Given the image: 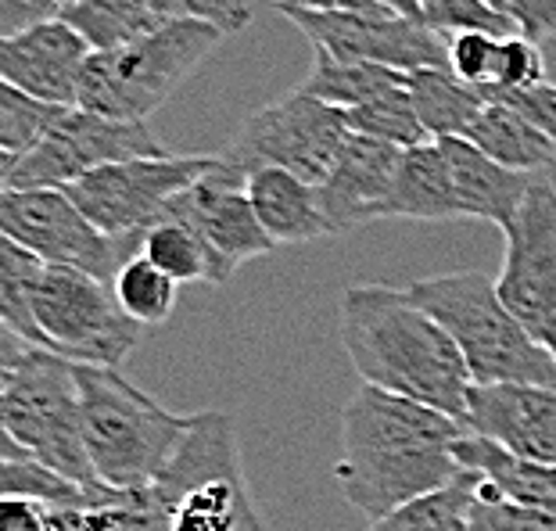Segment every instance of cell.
Wrapping results in <instances>:
<instances>
[{"label": "cell", "mask_w": 556, "mask_h": 531, "mask_svg": "<svg viewBox=\"0 0 556 531\" xmlns=\"http://www.w3.org/2000/svg\"><path fill=\"white\" fill-rule=\"evenodd\" d=\"M467 434L445 413L363 384L341 409L338 489L374 524L464 478L456 450Z\"/></svg>", "instance_id": "obj_1"}, {"label": "cell", "mask_w": 556, "mask_h": 531, "mask_svg": "<svg viewBox=\"0 0 556 531\" xmlns=\"http://www.w3.org/2000/svg\"><path fill=\"white\" fill-rule=\"evenodd\" d=\"M341 345L363 384L413 399L464 423L470 370L448 330L388 285H352L338 302Z\"/></svg>", "instance_id": "obj_2"}, {"label": "cell", "mask_w": 556, "mask_h": 531, "mask_svg": "<svg viewBox=\"0 0 556 531\" xmlns=\"http://www.w3.org/2000/svg\"><path fill=\"white\" fill-rule=\"evenodd\" d=\"M79 363L29 345L4 327L0 345V423L4 439L83 489H101L83 439Z\"/></svg>", "instance_id": "obj_3"}, {"label": "cell", "mask_w": 556, "mask_h": 531, "mask_svg": "<svg viewBox=\"0 0 556 531\" xmlns=\"http://www.w3.org/2000/svg\"><path fill=\"white\" fill-rule=\"evenodd\" d=\"M406 291L459 345L475 388H556V356L542 349L506 309L495 280L478 274V269H459V274L413 280Z\"/></svg>", "instance_id": "obj_4"}, {"label": "cell", "mask_w": 556, "mask_h": 531, "mask_svg": "<svg viewBox=\"0 0 556 531\" xmlns=\"http://www.w3.org/2000/svg\"><path fill=\"white\" fill-rule=\"evenodd\" d=\"M83 395V439L101 485L151 489L180 450L191 417L165 409L155 395L112 367H76Z\"/></svg>", "instance_id": "obj_5"}, {"label": "cell", "mask_w": 556, "mask_h": 531, "mask_svg": "<svg viewBox=\"0 0 556 531\" xmlns=\"http://www.w3.org/2000/svg\"><path fill=\"white\" fill-rule=\"evenodd\" d=\"M165 531H269L248 489L227 409L191 413L180 450L151 485Z\"/></svg>", "instance_id": "obj_6"}, {"label": "cell", "mask_w": 556, "mask_h": 531, "mask_svg": "<svg viewBox=\"0 0 556 531\" xmlns=\"http://www.w3.org/2000/svg\"><path fill=\"white\" fill-rule=\"evenodd\" d=\"M223 40L227 33L208 22H165L123 51L90 54L76 109L115 123H148Z\"/></svg>", "instance_id": "obj_7"}, {"label": "cell", "mask_w": 556, "mask_h": 531, "mask_svg": "<svg viewBox=\"0 0 556 531\" xmlns=\"http://www.w3.org/2000/svg\"><path fill=\"white\" fill-rule=\"evenodd\" d=\"M219 165V155H159V159H129L104 165V169L83 176L79 184L65 187V194L79 205L101 233L119 241L123 258L137 255L140 238L165 219L173 198L198 184L201 176ZM123 263V266H126Z\"/></svg>", "instance_id": "obj_8"}, {"label": "cell", "mask_w": 556, "mask_h": 531, "mask_svg": "<svg viewBox=\"0 0 556 531\" xmlns=\"http://www.w3.org/2000/svg\"><path fill=\"white\" fill-rule=\"evenodd\" d=\"M349 134L352 129L345 112L294 87L291 93L248 115L223 159L241 176H252L258 169H288L302 176L305 184L319 187L338 151L345 148Z\"/></svg>", "instance_id": "obj_9"}, {"label": "cell", "mask_w": 556, "mask_h": 531, "mask_svg": "<svg viewBox=\"0 0 556 531\" xmlns=\"http://www.w3.org/2000/svg\"><path fill=\"white\" fill-rule=\"evenodd\" d=\"M33 320L40 349L79 367L119 370L140 338V327L115 302L112 285L62 266L43 269L33 291Z\"/></svg>", "instance_id": "obj_10"}, {"label": "cell", "mask_w": 556, "mask_h": 531, "mask_svg": "<svg viewBox=\"0 0 556 531\" xmlns=\"http://www.w3.org/2000/svg\"><path fill=\"white\" fill-rule=\"evenodd\" d=\"M159 155H173V151H165L148 123H115L73 109L43 137L37 151H29L0 180H4V191H65L104 165Z\"/></svg>", "instance_id": "obj_11"}, {"label": "cell", "mask_w": 556, "mask_h": 531, "mask_svg": "<svg viewBox=\"0 0 556 531\" xmlns=\"http://www.w3.org/2000/svg\"><path fill=\"white\" fill-rule=\"evenodd\" d=\"M506 255L495 277L503 305L556 356V184L535 176L525 205L503 230Z\"/></svg>", "instance_id": "obj_12"}, {"label": "cell", "mask_w": 556, "mask_h": 531, "mask_svg": "<svg viewBox=\"0 0 556 531\" xmlns=\"http://www.w3.org/2000/svg\"><path fill=\"white\" fill-rule=\"evenodd\" d=\"M0 230L43 266L76 269L101 285H115V274L126 263L119 241L93 227L65 191H4Z\"/></svg>", "instance_id": "obj_13"}, {"label": "cell", "mask_w": 556, "mask_h": 531, "mask_svg": "<svg viewBox=\"0 0 556 531\" xmlns=\"http://www.w3.org/2000/svg\"><path fill=\"white\" fill-rule=\"evenodd\" d=\"M313 51H327L341 62L388 65L399 73L420 68H448V37L424 26L420 18L395 15V11H288Z\"/></svg>", "instance_id": "obj_14"}, {"label": "cell", "mask_w": 556, "mask_h": 531, "mask_svg": "<svg viewBox=\"0 0 556 531\" xmlns=\"http://www.w3.org/2000/svg\"><path fill=\"white\" fill-rule=\"evenodd\" d=\"M165 219L184 223L187 230H194L230 277L238 274V266L248 263V258L269 255L277 248L252 208L248 176L227 165L223 155L216 169L173 198Z\"/></svg>", "instance_id": "obj_15"}, {"label": "cell", "mask_w": 556, "mask_h": 531, "mask_svg": "<svg viewBox=\"0 0 556 531\" xmlns=\"http://www.w3.org/2000/svg\"><path fill=\"white\" fill-rule=\"evenodd\" d=\"M467 431L489 439L528 464L556 467V388L546 384H500L470 388Z\"/></svg>", "instance_id": "obj_16"}, {"label": "cell", "mask_w": 556, "mask_h": 531, "mask_svg": "<svg viewBox=\"0 0 556 531\" xmlns=\"http://www.w3.org/2000/svg\"><path fill=\"white\" fill-rule=\"evenodd\" d=\"M402 155H406V148L349 134L327 180L316 187L319 205H324V216L334 233H349L370 219H388V202H392Z\"/></svg>", "instance_id": "obj_17"}, {"label": "cell", "mask_w": 556, "mask_h": 531, "mask_svg": "<svg viewBox=\"0 0 556 531\" xmlns=\"http://www.w3.org/2000/svg\"><path fill=\"white\" fill-rule=\"evenodd\" d=\"M90 54V43L68 22L54 18L0 43V83L40 101L76 109L83 68H87Z\"/></svg>", "instance_id": "obj_18"}, {"label": "cell", "mask_w": 556, "mask_h": 531, "mask_svg": "<svg viewBox=\"0 0 556 531\" xmlns=\"http://www.w3.org/2000/svg\"><path fill=\"white\" fill-rule=\"evenodd\" d=\"M445 151L448 176H453V191L459 205V219H481L495 223L506 230L517 216V208L525 205V198L535 184V176L514 173L506 165L492 162L484 151H478L464 137L438 140Z\"/></svg>", "instance_id": "obj_19"}, {"label": "cell", "mask_w": 556, "mask_h": 531, "mask_svg": "<svg viewBox=\"0 0 556 531\" xmlns=\"http://www.w3.org/2000/svg\"><path fill=\"white\" fill-rule=\"evenodd\" d=\"M248 198L274 244H309L334 238L319 191L288 169H258L248 176Z\"/></svg>", "instance_id": "obj_20"}, {"label": "cell", "mask_w": 556, "mask_h": 531, "mask_svg": "<svg viewBox=\"0 0 556 531\" xmlns=\"http://www.w3.org/2000/svg\"><path fill=\"white\" fill-rule=\"evenodd\" d=\"M388 219H459L453 176H448L445 151L438 140H428L420 148H406L392 202H388Z\"/></svg>", "instance_id": "obj_21"}, {"label": "cell", "mask_w": 556, "mask_h": 531, "mask_svg": "<svg viewBox=\"0 0 556 531\" xmlns=\"http://www.w3.org/2000/svg\"><path fill=\"white\" fill-rule=\"evenodd\" d=\"M478 151H484L492 162L506 165L514 173L539 176L542 169L556 165V144L542 134L539 126H531L525 115L514 112L510 104L489 101L470 129L464 134Z\"/></svg>", "instance_id": "obj_22"}, {"label": "cell", "mask_w": 556, "mask_h": 531, "mask_svg": "<svg viewBox=\"0 0 556 531\" xmlns=\"http://www.w3.org/2000/svg\"><path fill=\"white\" fill-rule=\"evenodd\" d=\"M456 456H459V464H464V470L481 475L495 492H503L506 500L556 517V467L517 459L510 453H503L500 445H492L489 439H478V434H467V439L459 442Z\"/></svg>", "instance_id": "obj_23"}, {"label": "cell", "mask_w": 556, "mask_h": 531, "mask_svg": "<svg viewBox=\"0 0 556 531\" xmlns=\"http://www.w3.org/2000/svg\"><path fill=\"white\" fill-rule=\"evenodd\" d=\"M409 93H413V109L420 115V126L428 129L431 140H448V137H464L470 123L484 112L481 87L459 79L453 68H420L409 73Z\"/></svg>", "instance_id": "obj_24"}, {"label": "cell", "mask_w": 556, "mask_h": 531, "mask_svg": "<svg viewBox=\"0 0 556 531\" xmlns=\"http://www.w3.org/2000/svg\"><path fill=\"white\" fill-rule=\"evenodd\" d=\"M406 83H409V73H399V68L370 65V62H341V58H330L327 51H313V68H309V76L299 83V90L309 93L316 101L349 112V109H359V104L384 98V93H392V90H402Z\"/></svg>", "instance_id": "obj_25"}, {"label": "cell", "mask_w": 556, "mask_h": 531, "mask_svg": "<svg viewBox=\"0 0 556 531\" xmlns=\"http://www.w3.org/2000/svg\"><path fill=\"white\" fill-rule=\"evenodd\" d=\"M62 22H68L93 54L123 51V47L151 37L165 26L148 0H76L62 8Z\"/></svg>", "instance_id": "obj_26"}, {"label": "cell", "mask_w": 556, "mask_h": 531, "mask_svg": "<svg viewBox=\"0 0 556 531\" xmlns=\"http://www.w3.org/2000/svg\"><path fill=\"white\" fill-rule=\"evenodd\" d=\"M140 258H148L151 266H159L165 277H173L176 285H212L223 288L230 285V274L223 269V263L208 252L205 241L194 230H187L184 223L162 219L155 223L137 248Z\"/></svg>", "instance_id": "obj_27"}, {"label": "cell", "mask_w": 556, "mask_h": 531, "mask_svg": "<svg viewBox=\"0 0 556 531\" xmlns=\"http://www.w3.org/2000/svg\"><path fill=\"white\" fill-rule=\"evenodd\" d=\"M54 514L62 531H165V517L151 489L119 492L104 485L90 492L79 506Z\"/></svg>", "instance_id": "obj_28"}, {"label": "cell", "mask_w": 556, "mask_h": 531, "mask_svg": "<svg viewBox=\"0 0 556 531\" xmlns=\"http://www.w3.org/2000/svg\"><path fill=\"white\" fill-rule=\"evenodd\" d=\"M73 109L65 104H51V101H40L33 93H22L18 87H8L0 83V176L8 169L37 151L43 144V137L65 119Z\"/></svg>", "instance_id": "obj_29"}, {"label": "cell", "mask_w": 556, "mask_h": 531, "mask_svg": "<svg viewBox=\"0 0 556 531\" xmlns=\"http://www.w3.org/2000/svg\"><path fill=\"white\" fill-rule=\"evenodd\" d=\"M478 489L481 475L467 470L448 489L424 495V500L374 521L370 531H470V510H475Z\"/></svg>", "instance_id": "obj_30"}, {"label": "cell", "mask_w": 556, "mask_h": 531, "mask_svg": "<svg viewBox=\"0 0 556 531\" xmlns=\"http://www.w3.org/2000/svg\"><path fill=\"white\" fill-rule=\"evenodd\" d=\"M90 492L98 489L76 485V481L58 475V470L43 467L40 459H33L26 450H18L15 442L0 439V500L4 495H22V500L47 503L51 510H68V506H79Z\"/></svg>", "instance_id": "obj_31"}, {"label": "cell", "mask_w": 556, "mask_h": 531, "mask_svg": "<svg viewBox=\"0 0 556 531\" xmlns=\"http://www.w3.org/2000/svg\"><path fill=\"white\" fill-rule=\"evenodd\" d=\"M43 263L11 238L0 241V320L18 338L40 349V330L33 320V291L43 277Z\"/></svg>", "instance_id": "obj_32"}, {"label": "cell", "mask_w": 556, "mask_h": 531, "mask_svg": "<svg viewBox=\"0 0 556 531\" xmlns=\"http://www.w3.org/2000/svg\"><path fill=\"white\" fill-rule=\"evenodd\" d=\"M115 302L137 327H159L173 316L176 299H180V285L173 277H165L159 266H151L148 258L134 255L129 263L115 274Z\"/></svg>", "instance_id": "obj_33"}, {"label": "cell", "mask_w": 556, "mask_h": 531, "mask_svg": "<svg viewBox=\"0 0 556 531\" xmlns=\"http://www.w3.org/2000/svg\"><path fill=\"white\" fill-rule=\"evenodd\" d=\"M349 129L359 137H374V140H384V144H395V148H420L428 144V129L420 126V115L413 109V93H409V83L402 90L384 93L370 104H359V109H349L345 112Z\"/></svg>", "instance_id": "obj_34"}, {"label": "cell", "mask_w": 556, "mask_h": 531, "mask_svg": "<svg viewBox=\"0 0 556 531\" xmlns=\"http://www.w3.org/2000/svg\"><path fill=\"white\" fill-rule=\"evenodd\" d=\"M420 22L442 37L456 33H492V37H514L517 22L489 0H417Z\"/></svg>", "instance_id": "obj_35"}, {"label": "cell", "mask_w": 556, "mask_h": 531, "mask_svg": "<svg viewBox=\"0 0 556 531\" xmlns=\"http://www.w3.org/2000/svg\"><path fill=\"white\" fill-rule=\"evenodd\" d=\"M470 531H556V517L506 500L481 478L475 510H470Z\"/></svg>", "instance_id": "obj_36"}, {"label": "cell", "mask_w": 556, "mask_h": 531, "mask_svg": "<svg viewBox=\"0 0 556 531\" xmlns=\"http://www.w3.org/2000/svg\"><path fill=\"white\" fill-rule=\"evenodd\" d=\"M546 83V58L535 40H528L525 33L500 40V65H495L492 90H535Z\"/></svg>", "instance_id": "obj_37"}, {"label": "cell", "mask_w": 556, "mask_h": 531, "mask_svg": "<svg viewBox=\"0 0 556 531\" xmlns=\"http://www.w3.org/2000/svg\"><path fill=\"white\" fill-rule=\"evenodd\" d=\"M148 4L165 22H208L227 37L248 29V22H252V8L241 0H148Z\"/></svg>", "instance_id": "obj_38"}, {"label": "cell", "mask_w": 556, "mask_h": 531, "mask_svg": "<svg viewBox=\"0 0 556 531\" xmlns=\"http://www.w3.org/2000/svg\"><path fill=\"white\" fill-rule=\"evenodd\" d=\"M500 40L492 33H456L448 37V68L470 87H492L500 65Z\"/></svg>", "instance_id": "obj_39"}, {"label": "cell", "mask_w": 556, "mask_h": 531, "mask_svg": "<svg viewBox=\"0 0 556 531\" xmlns=\"http://www.w3.org/2000/svg\"><path fill=\"white\" fill-rule=\"evenodd\" d=\"M484 98L489 101H500V104H510L514 112H520L531 126H539L553 144H556V87L553 83H542L535 90H492V87H481Z\"/></svg>", "instance_id": "obj_40"}, {"label": "cell", "mask_w": 556, "mask_h": 531, "mask_svg": "<svg viewBox=\"0 0 556 531\" xmlns=\"http://www.w3.org/2000/svg\"><path fill=\"white\" fill-rule=\"evenodd\" d=\"M62 18V0H0V43Z\"/></svg>", "instance_id": "obj_41"}, {"label": "cell", "mask_w": 556, "mask_h": 531, "mask_svg": "<svg viewBox=\"0 0 556 531\" xmlns=\"http://www.w3.org/2000/svg\"><path fill=\"white\" fill-rule=\"evenodd\" d=\"M0 531H62V528H58V514L47 503L4 495L0 500Z\"/></svg>", "instance_id": "obj_42"}, {"label": "cell", "mask_w": 556, "mask_h": 531, "mask_svg": "<svg viewBox=\"0 0 556 531\" xmlns=\"http://www.w3.org/2000/svg\"><path fill=\"white\" fill-rule=\"evenodd\" d=\"M506 11L528 40L542 43L556 37V0H506Z\"/></svg>", "instance_id": "obj_43"}, {"label": "cell", "mask_w": 556, "mask_h": 531, "mask_svg": "<svg viewBox=\"0 0 556 531\" xmlns=\"http://www.w3.org/2000/svg\"><path fill=\"white\" fill-rule=\"evenodd\" d=\"M280 15L288 11H381L377 0H269Z\"/></svg>", "instance_id": "obj_44"}, {"label": "cell", "mask_w": 556, "mask_h": 531, "mask_svg": "<svg viewBox=\"0 0 556 531\" xmlns=\"http://www.w3.org/2000/svg\"><path fill=\"white\" fill-rule=\"evenodd\" d=\"M381 8L388 11H395V15H406V18H420V11H417V0H377Z\"/></svg>", "instance_id": "obj_45"}, {"label": "cell", "mask_w": 556, "mask_h": 531, "mask_svg": "<svg viewBox=\"0 0 556 531\" xmlns=\"http://www.w3.org/2000/svg\"><path fill=\"white\" fill-rule=\"evenodd\" d=\"M489 4H495L500 11H506V0H489ZM506 15H510V11H506Z\"/></svg>", "instance_id": "obj_46"}, {"label": "cell", "mask_w": 556, "mask_h": 531, "mask_svg": "<svg viewBox=\"0 0 556 531\" xmlns=\"http://www.w3.org/2000/svg\"><path fill=\"white\" fill-rule=\"evenodd\" d=\"M68 4H76V0H62V8H68Z\"/></svg>", "instance_id": "obj_47"}]
</instances>
